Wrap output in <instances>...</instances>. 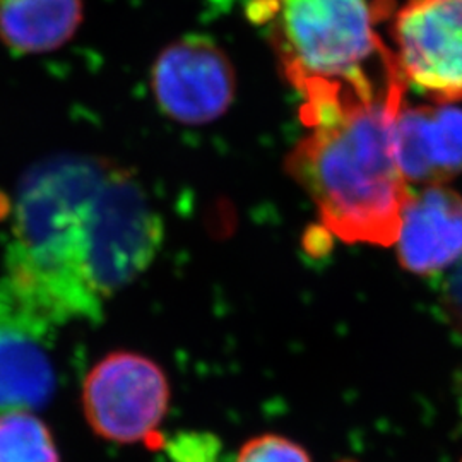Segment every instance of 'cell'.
<instances>
[{"mask_svg": "<svg viewBox=\"0 0 462 462\" xmlns=\"http://www.w3.org/2000/svg\"><path fill=\"white\" fill-rule=\"evenodd\" d=\"M88 425L108 442L149 440L165 418L170 385L162 366L134 351H114L88 372L83 383Z\"/></svg>", "mask_w": 462, "mask_h": 462, "instance_id": "277c9868", "label": "cell"}, {"mask_svg": "<svg viewBox=\"0 0 462 462\" xmlns=\"http://www.w3.org/2000/svg\"><path fill=\"white\" fill-rule=\"evenodd\" d=\"M236 462H312L303 447L280 435H263L242 447Z\"/></svg>", "mask_w": 462, "mask_h": 462, "instance_id": "7c38bea8", "label": "cell"}, {"mask_svg": "<svg viewBox=\"0 0 462 462\" xmlns=\"http://www.w3.org/2000/svg\"><path fill=\"white\" fill-rule=\"evenodd\" d=\"M440 309L448 326L462 337V257L442 282Z\"/></svg>", "mask_w": 462, "mask_h": 462, "instance_id": "4fadbf2b", "label": "cell"}, {"mask_svg": "<svg viewBox=\"0 0 462 462\" xmlns=\"http://www.w3.org/2000/svg\"><path fill=\"white\" fill-rule=\"evenodd\" d=\"M5 267L21 295L59 328L97 322L163 244V219L129 171L59 156L19 183Z\"/></svg>", "mask_w": 462, "mask_h": 462, "instance_id": "6da1fadb", "label": "cell"}, {"mask_svg": "<svg viewBox=\"0 0 462 462\" xmlns=\"http://www.w3.org/2000/svg\"><path fill=\"white\" fill-rule=\"evenodd\" d=\"M59 326L9 281L0 280V414L47 406L57 377L51 360Z\"/></svg>", "mask_w": 462, "mask_h": 462, "instance_id": "8992f818", "label": "cell"}, {"mask_svg": "<svg viewBox=\"0 0 462 462\" xmlns=\"http://www.w3.org/2000/svg\"><path fill=\"white\" fill-rule=\"evenodd\" d=\"M0 462H60L49 427L32 411L0 414Z\"/></svg>", "mask_w": 462, "mask_h": 462, "instance_id": "8fae6325", "label": "cell"}, {"mask_svg": "<svg viewBox=\"0 0 462 462\" xmlns=\"http://www.w3.org/2000/svg\"><path fill=\"white\" fill-rule=\"evenodd\" d=\"M457 396H459V406H461V414H462V377L459 380V385H457Z\"/></svg>", "mask_w": 462, "mask_h": 462, "instance_id": "5bb4252c", "label": "cell"}, {"mask_svg": "<svg viewBox=\"0 0 462 462\" xmlns=\"http://www.w3.org/2000/svg\"><path fill=\"white\" fill-rule=\"evenodd\" d=\"M84 0H0V43L16 55L62 49L79 32Z\"/></svg>", "mask_w": 462, "mask_h": 462, "instance_id": "30bf717a", "label": "cell"}, {"mask_svg": "<svg viewBox=\"0 0 462 462\" xmlns=\"http://www.w3.org/2000/svg\"><path fill=\"white\" fill-rule=\"evenodd\" d=\"M394 146L406 182L446 185L462 173L461 108L402 105L394 122Z\"/></svg>", "mask_w": 462, "mask_h": 462, "instance_id": "ba28073f", "label": "cell"}, {"mask_svg": "<svg viewBox=\"0 0 462 462\" xmlns=\"http://www.w3.org/2000/svg\"><path fill=\"white\" fill-rule=\"evenodd\" d=\"M281 70L300 110L343 106L406 89L393 49L380 36L382 5L368 0H257Z\"/></svg>", "mask_w": 462, "mask_h": 462, "instance_id": "3957f363", "label": "cell"}, {"mask_svg": "<svg viewBox=\"0 0 462 462\" xmlns=\"http://www.w3.org/2000/svg\"><path fill=\"white\" fill-rule=\"evenodd\" d=\"M151 91L168 118L183 125H202L230 108L235 70L215 42L192 34L170 43L156 57Z\"/></svg>", "mask_w": 462, "mask_h": 462, "instance_id": "52a82bcc", "label": "cell"}, {"mask_svg": "<svg viewBox=\"0 0 462 462\" xmlns=\"http://www.w3.org/2000/svg\"><path fill=\"white\" fill-rule=\"evenodd\" d=\"M391 38L406 83L435 103L462 101V0H406Z\"/></svg>", "mask_w": 462, "mask_h": 462, "instance_id": "5b68a950", "label": "cell"}, {"mask_svg": "<svg viewBox=\"0 0 462 462\" xmlns=\"http://www.w3.org/2000/svg\"><path fill=\"white\" fill-rule=\"evenodd\" d=\"M401 265L431 276L462 257V198L446 185L411 194L401 216L396 242Z\"/></svg>", "mask_w": 462, "mask_h": 462, "instance_id": "9c48e42d", "label": "cell"}, {"mask_svg": "<svg viewBox=\"0 0 462 462\" xmlns=\"http://www.w3.org/2000/svg\"><path fill=\"white\" fill-rule=\"evenodd\" d=\"M406 89L346 106L300 112L307 135L288 156V173L322 223L347 244L391 247L413 192L397 165L394 122Z\"/></svg>", "mask_w": 462, "mask_h": 462, "instance_id": "7a4b0ae2", "label": "cell"}]
</instances>
